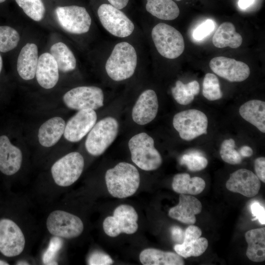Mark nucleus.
Listing matches in <instances>:
<instances>
[{
  "instance_id": "obj_1",
  "label": "nucleus",
  "mask_w": 265,
  "mask_h": 265,
  "mask_svg": "<svg viewBox=\"0 0 265 265\" xmlns=\"http://www.w3.org/2000/svg\"><path fill=\"white\" fill-rule=\"evenodd\" d=\"M105 180L111 196L124 198L132 195L137 191L140 184V175L134 165L121 162L106 171Z\"/></svg>"
},
{
  "instance_id": "obj_2",
  "label": "nucleus",
  "mask_w": 265,
  "mask_h": 265,
  "mask_svg": "<svg viewBox=\"0 0 265 265\" xmlns=\"http://www.w3.org/2000/svg\"><path fill=\"white\" fill-rule=\"evenodd\" d=\"M137 62L134 48L127 42L115 45L106 60L105 69L107 75L115 81H122L134 74Z\"/></svg>"
},
{
  "instance_id": "obj_3",
  "label": "nucleus",
  "mask_w": 265,
  "mask_h": 265,
  "mask_svg": "<svg viewBox=\"0 0 265 265\" xmlns=\"http://www.w3.org/2000/svg\"><path fill=\"white\" fill-rule=\"evenodd\" d=\"M132 162L140 169L152 171L162 163V158L154 146L153 138L145 132L133 136L128 143Z\"/></svg>"
},
{
  "instance_id": "obj_4",
  "label": "nucleus",
  "mask_w": 265,
  "mask_h": 265,
  "mask_svg": "<svg viewBox=\"0 0 265 265\" xmlns=\"http://www.w3.org/2000/svg\"><path fill=\"white\" fill-rule=\"evenodd\" d=\"M151 35L158 52L163 57L175 59L183 53L185 49L183 36L171 26L159 23L153 28Z\"/></svg>"
},
{
  "instance_id": "obj_5",
  "label": "nucleus",
  "mask_w": 265,
  "mask_h": 265,
  "mask_svg": "<svg viewBox=\"0 0 265 265\" xmlns=\"http://www.w3.org/2000/svg\"><path fill=\"white\" fill-rule=\"evenodd\" d=\"M118 127L117 121L112 117L104 118L95 124L85 143L88 153L94 156L104 153L116 138Z\"/></svg>"
},
{
  "instance_id": "obj_6",
  "label": "nucleus",
  "mask_w": 265,
  "mask_h": 265,
  "mask_svg": "<svg viewBox=\"0 0 265 265\" xmlns=\"http://www.w3.org/2000/svg\"><path fill=\"white\" fill-rule=\"evenodd\" d=\"M208 118L203 112L195 109L181 111L173 119V125L181 138L191 140L207 133Z\"/></svg>"
},
{
  "instance_id": "obj_7",
  "label": "nucleus",
  "mask_w": 265,
  "mask_h": 265,
  "mask_svg": "<svg viewBox=\"0 0 265 265\" xmlns=\"http://www.w3.org/2000/svg\"><path fill=\"white\" fill-rule=\"evenodd\" d=\"M84 165V159L79 152H71L63 156L55 162L51 168L55 183L62 187L72 185L80 176Z\"/></svg>"
},
{
  "instance_id": "obj_8",
  "label": "nucleus",
  "mask_w": 265,
  "mask_h": 265,
  "mask_svg": "<svg viewBox=\"0 0 265 265\" xmlns=\"http://www.w3.org/2000/svg\"><path fill=\"white\" fill-rule=\"evenodd\" d=\"M46 227L52 235L66 239L78 237L84 229L83 223L80 217L62 210H55L49 214Z\"/></svg>"
},
{
  "instance_id": "obj_9",
  "label": "nucleus",
  "mask_w": 265,
  "mask_h": 265,
  "mask_svg": "<svg viewBox=\"0 0 265 265\" xmlns=\"http://www.w3.org/2000/svg\"><path fill=\"white\" fill-rule=\"evenodd\" d=\"M138 214L131 206L122 204L114 210L113 215L105 218L103 222L105 233L108 236L115 237L121 233L132 234L138 229Z\"/></svg>"
},
{
  "instance_id": "obj_10",
  "label": "nucleus",
  "mask_w": 265,
  "mask_h": 265,
  "mask_svg": "<svg viewBox=\"0 0 265 265\" xmlns=\"http://www.w3.org/2000/svg\"><path fill=\"white\" fill-rule=\"evenodd\" d=\"M97 13L103 26L113 36L126 37L133 32L134 26L132 22L122 11L111 4H101Z\"/></svg>"
},
{
  "instance_id": "obj_11",
  "label": "nucleus",
  "mask_w": 265,
  "mask_h": 265,
  "mask_svg": "<svg viewBox=\"0 0 265 265\" xmlns=\"http://www.w3.org/2000/svg\"><path fill=\"white\" fill-rule=\"evenodd\" d=\"M55 11L58 23L66 31L80 34L89 31L92 21L84 7L77 5L58 6Z\"/></svg>"
},
{
  "instance_id": "obj_12",
  "label": "nucleus",
  "mask_w": 265,
  "mask_h": 265,
  "mask_svg": "<svg viewBox=\"0 0 265 265\" xmlns=\"http://www.w3.org/2000/svg\"><path fill=\"white\" fill-rule=\"evenodd\" d=\"M104 98L103 90L99 87L79 86L67 92L63 100L65 105L72 109L95 110L103 106Z\"/></svg>"
},
{
  "instance_id": "obj_13",
  "label": "nucleus",
  "mask_w": 265,
  "mask_h": 265,
  "mask_svg": "<svg viewBox=\"0 0 265 265\" xmlns=\"http://www.w3.org/2000/svg\"><path fill=\"white\" fill-rule=\"evenodd\" d=\"M25 244V237L19 225L11 219H0V252L7 257L17 256L23 252Z\"/></svg>"
},
{
  "instance_id": "obj_14",
  "label": "nucleus",
  "mask_w": 265,
  "mask_h": 265,
  "mask_svg": "<svg viewBox=\"0 0 265 265\" xmlns=\"http://www.w3.org/2000/svg\"><path fill=\"white\" fill-rule=\"evenodd\" d=\"M209 66L213 73L230 82L242 81L247 79L250 74L247 64L225 56L213 58Z\"/></svg>"
},
{
  "instance_id": "obj_15",
  "label": "nucleus",
  "mask_w": 265,
  "mask_h": 265,
  "mask_svg": "<svg viewBox=\"0 0 265 265\" xmlns=\"http://www.w3.org/2000/svg\"><path fill=\"white\" fill-rule=\"evenodd\" d=\"M97 117L93 109H84L72 117L65 125L64 136L72 142L80 141L96 124Z\"/></svg>"
},
{
  "instance_id": "obj_16",
  "label": "nucleus",
  "mask_w": 265,
  "mask_h": 265,
  "mask_svg": "<svg viewBox=\"0 0 265 265\" xmlns=\"http://www.w3.org/2000/svg\"><path fill=\"white\" fill-rule=\"evenodd\" d=\"M226 186L229 191L247 197L256 196L261 187L258 177L251 171L241 168L230 175Z\"/></svg>"
},
{
  "instance_id": "obj_17",
  "label": "nucleus",
  "mask_w": 265,
  "mask_h": 265,
  "mask_svg": "<svg viewBox=\"0 0 265 265\" xmlns=\"http://www.w3.org/2000/svg\"><path fill=\"white\" fill-rule=\"evenodd\" d=\"M159 108L158 97L152 89H147L139 96L132 110V118L140 125H146L156 117Z\"/></svg>"
},
{
  "instance_id": "obj_18",
  "label": "nucleus",
  "mask_w": 265,
  "mask_h": 265,
  "mask_svg": "<svg viewBox=\"0 0 265 265\" xmlns=\"http://www.w3.org/2000/svg\"><path fill=\"white\" fill-rule=\"evenodd\" d=\"M23 156L20 149L13 145L6 135L0 136V171L11 176L20 169Z\"/></svg>"
},
{
  "instance_id": "obj_19",
  "label": "nucleus",
  "mask_w": 265,
  "mask_h": 265,
  "mask_svg": "<svg viewBox=\"0 0 265 265\" xmlns=\"http://www.w3.org/2000/svg\"><path fill=\"white\" fill-rule=\"evenodd\" d=\"M202 208L201 203L197 198L180 194L179 203L169 210L168 215L182 223L191 225L196 222L195 215L201 212Z\"/></svg>"
},
{
  "instance_id": "obj_20",
  "label": "nucleus",
  "mask_w": 265,
  "mask_h": 265,
  "mask_svg": "<svg viewBox=\"0 0 265 265\" xmlns=\"http://www.w3.org/2000/svg\"><path fill=\"white\" fill-rule=\"evenodd\" d=\"M56 62L50 53H45L38 58L35 76L39 85L44 88L51 89L59 79Z\"/></svg>"
},
{
  "instance_id": "obj_21",
  "label": "nucleus",
  "mask_w": 265,
  "mask_h": 265,
  "mask_svg": "<svg viewBox=\"0 0 265 265\" xmlns=\"http://www.w3.org/2000/svg\"><path fill=\"white\" fill-rule=\"evenodd\" d=\"M38 61L37 46L34 43L26 44L21 49L17 59V69L20 76L25 80L33 79Z\"/></svg>"
},
{
  "instance_id": "obj_22",
  "label": "nucleus",
  "mask_w": 265,
  "mask_h": 265,
  "mask_svg": "<svg viewBox=\"0 0 265 265\" xmlns=\"http://www.w3.org/2000/svg\"><path fill=\"white\" fill-rule=\"evenodd\" d=\"M65 121L60 117H53L39 128L38 137L40 144L46 147L55 145L64 133Z\"/></svg>"
},
{
  "instance_id": "obj_23",
  "label": "nucleus",
  "mask_w": 265,
  "mask_h": 265,
  "mask_svg": "<svg viewBox=\"0 0 265 265\" xmlns=\"http://www.w3.org/2000/svg\"><path fill=\"white\" fill-rule=\"evenodd\" d=\"M139 260L144 265H183V257L172 252L155 248H147L139 255Z\"/></svg>"
},
{
  "instance_id": "obj_24",
  "label": "nucleus",
  "mask_w": 265,
  "mask_h": 265,
  "mask_svg": "<svg viewBox=\"0 0 265 265\" xmlns=\"http://www.w3.org/2000/svg\"><path fill=\"white\" fill-rule=\"evenodd\" d=\"M248 244L246 256L254 262H262L265 260V228L250 230L245 234Z\"/></svg>"
},
{
  "instance_id": "obj_25",
  "label": "nucleus",
  "mask_w": 265,
  "mask_h": 265,
  "mask_svg": "<svg viewBox=\"0 0 265 265\" xmlns=\"http://www.w3.org/2000/svg\"><path fill=\"white\" fill-rule=\"evenodd\" d=\"M239 113L244 120L265 132V102L258 100L246 102L239 108Z\"/></svg>"
},
{
  "instance_id": "obj_26",
  "label": "nucleus",
  "mask_w": 265,
  "mask_h": 265,
  "mask_svg": "<svg viewBox=\"0 0 265 265\" xmlns=\"http://www.w3.org/2000/svg\"><path fill=\"white\" fill-rule=\"evenodd\" d=\"M212 42L213 45L218 48L229 47L236 49L241 45L242 37L236 31V28L232 23L224 22L216 30Z\"/></svg>"
},
{
  "instance_id": "obj_27",
  "label": "nucleus",
  "mask_w": 265,
  "mask_h": 265,
  "mask_svg": "<svg viewBox=\"0 0 265 265\" xmlns=\"http://www.w3.org/2000/svg\"><path fill=\"white\" fill-rule=\"evenodd\" d=\"M205 181L199 177L191 178L186 173L175 175L173 179L172 187L173 190L179 194L197 195L205 187Z\"/></svg>"
},
{
  "instance_id": "obj_28",
  "label": "nucleus",
  "mask_w": 265,
  "mask_h": 265,
  "mask_svg": "<svg viewBox=\"0 0 265 265\" xmlns=\"http://www.w3.org/2000/svg\"><path fill=\"white\" fill-rule=\"evenodd\" d=\"M146 9L158 19L171 21L180 14L177 4L172 0H146Z\"/></svg>"
},
{
  "instance_id": "obj_29",
  "label": "nucleus",
  "mask_w": 265,
  "mask_h": 265,
  "mask_svg": "<svg viewBox=\"0 0 265 265\" xmlns=\"http://www.w3.org/2000/svg\"><path fill=\"white\" fill-rule=\"evenodd\" d=\"M50 53L61 71L68 72L76 68V58L72 51L64 43L59 42L53 45L50 48Z\"/></svg>"
},
{
  "instance_id": "obj_30",
  "label": "nucleus",
  "mask_w": 265,
  "mask_h": 265,
  "mask_svg": "<svg viewBox=\"0 0 265 265\" xmlns=\"http://www.w3.org/2000/svg\"><path fill=\"white\" fill-rule=\"evenodd\" d=\"M172 94L176 101L182 105H187L191 103L200 92V85L196 80L184 84L177 80L175 86L171 89Z\"/></svg>"
},
{
  "instance_id": "obj_31",
  "label": "nucleus",
  "mask_w": 265,
  "mask_h": 265,
  "mask_svg": "<svg viewBox=\"0 0 265 265\" xmlns=\"http://www.w3.org/2000/svg\"><path fill=\"white\" fill-rule=\"evenodd\" d=\"M208 246V240L205 238L200 237L196 239L176 244L174 249L182 257L187 258L201 255L206 250Z\"/></svg>"
},
{
  "instance_id": "obj_32",
  "label": "nucleus",
  "mask_w": 265,
  "mask_h": 265,
  "mask_svg": "<svg viewBox=\"0 0 265 265\" xmlns=\"http://www.w3.org/2000/svg\"><path fill=\"white\" fill-rule=\"evenodd\" d=\"M20 39L18 32L7 26H0V52L6 53L15 49Z\"/></svg>"
},
{
  "instance_id": "obj_33",
  "label": "nucleus",
  "mask_w": 265,
  "mask_h": 265,
  "mask_svg": "<svg viewBox=\"0 0 265 265\" xmlns=\"http://www.w3.org/2000/svg\"><path fill=\"white\" fill-rule=\"evenodd\" d=\"M25 13L35 21L42 20L45 14V7L41 0H15Z\"/></svg>"
},
{
  "instance_id": "obj_34",
  "label": "nucleus",
  "mask_w": 265,
  "mask_h": 265,
  "mask_svg": "<svg viewBox=\"0 0 265 265\" xmlns=\"http://www.w3.org/2000/svg\"><path fill=\"white\" fill-rule=\"evenodd\" d=\"M202 93L205 98L209 101H215L222 98L220 83L217 77L213 74L205 75L203 82Z\"/></svg>"
},
{
  "instance_id": "obj_35",
  "label": "nucleus",
  "mask_w": 265,
  "mask_h": 265,
  "mask_svg": "<svg viewBox=\"0 0 265 265\" xmlns=\"http://www.w3.org/2000/svg\"><path fill=\"white\" fill-rule=\"evenodd\" d=\"M235 141L233 139L224 140L221 143L220 155L222 160L230 164H238L242 161V157L235 149Z\"/></svg>"
},
{
  "instance_id": "obj_36",
  "label": "nucleus",
  "mask_w": 265,
  "mask_h": 265,
  "mask_svg": "<svg viewBox=\"0 0 265 265\" xmlns=\"http://www.w3.org/2000/svg\"><path fill=\"white\" fill-rule=\"evenodd\" d=\"M180 163L186 166L189 170L195 172L205 169L208 161L200 153L192 152L184 155L180 159Z\"/></svg>"
},
{
  "instance_id": "obj_37",
  "label": "nucleus",
  "mask_w": 265,
  "mask_h": 265,
  "mask_svg": "<svg viewBox=\"0 0 265 265\" xmlns=\"http://www.w3.org/2000/svg\"><path fill=\"white\" fill-rule=\"evenodd\" d=\"M214 28V24L212 20H207L197 26L193 32V37L201 40L209 35Z\"/></svg>"
},
{
  "instance_id": "obj_38",
  "label": "nucleus",
  "mask_w": 265,
  "mask_h": 265,
  "mask_svg": "<svg viewBox=\"0 0 265 265\" xmlns=\"http://www.w3.org/2000/svg\"><path fill=\"white\" fill-rule=\"evenodd\" d=\"M87 262L90 265H110L113 263V261L107 254L96 251L90 255Z\"/></svg>"
},
{
  "instance_id": "obj_39",
  "label": "nucleus",
  "mask_w": 265,
  "mask_h": 265,
  "mask_svg": "<svg viewBox=\"0 0 265 265\" xmlns=\"http://www.w3.org/2000/svg\"><path fill=\"white\" fill-rule=\"evenodd\" d=\"M250 209L253 216L255 217L253 220L258 219L261 224L265 225V208L261 206L259 202H255L251 204Z\"/></svg>"
},
{
  "instance_id": "obj_40",
  "label": "nucleus",
  "mask_w": 265,
  "mask_h": 265,
  "mask_svg": "<svg viewBox=\"0 0 265 265\" xmlns=\"http://www.w3.org/2000/svg\"><path fill=\"white\" fill-rule=\"evenodd\" d=\"M202 235L200 228L193 225L189 226L184 232V239L183 242H187L199 238Z\"/></svg>"
},
{
  "instance_id": "obj_41",
  "label": "nucleus",
  "mask_w": 265,
  "mask_h": 265,
  "mask_svg": "<svg viewBox=\"0 0 265 265\" xmlns=\"http://www.w3.org/2000/svg\"><path fill=\"white\" fill-rule=\"evenodd\" d=\"M254 169L256 176L264 183H265V158L259 157L254 161Z\"/></svg>"
},
{
  "instance_id": "obj_42",
  "label": "nucleus",
  "mask_w": 265,
  "mask_h": 265,
  "mask_svg": "<svg viewBox=\"0 0 265 265\" xmlns=\"http://www.w3.org/2000/svg\"><path fill=\"white\" fill-rule=\"evenodd\" d=\"M172 239L177 244L182 243L184 239V232L178 226H173L171 229Z\"/></svg>"
},
{
  "instance_id": "obj_43",
  "label": "nucleus",
  "mask_w": 265,
  "mask_h": 265,
  "mask_svg": "<svg viewBox=\"0 0 265 265\" xmlns=\"http://www.w3.org/2000/svg\"><path fill=\"white\" fill-rule=\"evenodd\" d=\"M110 4L118 9H122L125 7L128 3L129 0H107Z\"/></svg>"
},
{
  "instance_id": "obj_44",
  "label": "nucleus",
  "mask_w": 265,
  "mask_h": 265,
  "mask_svg": "<svg viewBox=\"0 0 265 265\" xmlns=\"http://www.w3.org/2000/svg\"><path fill=\"white\" fill-rule=\"evenodd\" d=\"M239 153L243 157H250L253 153L252 149L248 146H243L239 150Z\"/></svg>"
},
{
  "instance_id": "obj_45",
  "label": "nucleus",
  "mask_w": 265,
  "mask_h": 265,
  "mask_svg": "<svg viewBox=\"0 0 265 265\" xmlns=\"http://www.w3.org/2000/svg\"><path fill=\"white\" fill-rule=\"evenodd\" d=\"M255 0H239L238 5L241 9H245L249 7Z\"/></svg>"
},
{
  "instance_id": "obj_46",
  "label": "nucleus",
  "mask_w": 265,
  "mask_h": 265,
  "mask_svg": "<svg viewBox=\"0 0 265 265\" xmlns=\"http://www.w3.org/2000/svg\"><path fill=\"white\" fill-rule=\"evenodd\" d=\"M9 263L4 260H0V265H8Z\"/></svg>"
},
{
  "instance_id": "obj_47",
  "label": "nucleus",
  "mask_w": 265,
  "mask_h": 265,
  "mask_svg": "<svg viewBox=\"0 0 265 265\" xmlns=\"http://www.w3.org/2000/svg\"><path fill=\"white\" fill-rule=\"evenodd\" d=\"M2 59L1 55L0 54V73L2 70Z\"/></svg>"
},
{
  "instance_id": "obj_48",
  "label": "nucleus",
  "mask_w": 265,
  "mask_h": 265,
  "mask_svg": "<svg viewBox=\"0 0 265 265\" xmlns=\"http://www.w3.org/2000/svg\"><path fill=\"white\" fill-rule=\"evenodd\" d=\"M27 263L26 262H18L17 263V265H28L29 264H26Z\"/></svg>"
},
{
  "instance_id": "obj_49",
  "label": "nucleus",
  "mask_w": 265,
  "mask_h": 265,
  "mask_svg": "<svg viewBox=\"0 0 265 265\" xmlns=\"http://www.w3.org/2000/svg\"><path fill=\"white\" fill-rule=\"evenodd\" d=\"M6 0H0V3L5 1Z\"/></svg>"
},
{
  "instance_id": "obj_50",
  "label": "nucleus",
  "mask_w": 265,
  "mask_h": 265,
  "mask_svg": "<svg viewBox=\"0 0 265 265\" xmlns=\"http://www.w3.org/2000/svg\"><path fill=\"white\" fill-rule=\"evenodd\" d=\"M175 0L179 1H181L182 0Z\"/></svg>"
}]
</instances>
